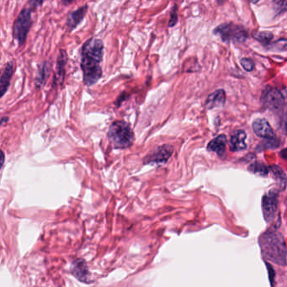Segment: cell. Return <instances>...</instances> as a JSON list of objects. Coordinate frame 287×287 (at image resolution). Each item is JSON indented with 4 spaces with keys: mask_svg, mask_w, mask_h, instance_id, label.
Returning a JSON list of instances; mask_svg holds the SVG:
<instances>
[{
    "mask_svg": "<svg viewBox=\"0 0 287 287\" xmlns=\"http://www.w3.org/2000/svg\"><path fill=\"white\" fill-rule=\"evenodd\" d=\"M278 190L271 189L263 196L262 200V210L265 222H271L278 208Z\"/></svg>",
    "mask_w": 287,
    "mask_h": 287,
    "instance_id": "cell-8",
    "label": "cell"
},
{
    "mask_svg": "<svg viewBox=\"0 0 287 287\" xmlns=\"http://www.w3.org/2000/svg\"><path fill=\"white\" fill-rule=\"evenodd\" d=\"M249 170L251 172L252 174L261 175V176H264L268 174V169H267L266 166L264 165L263 163H259V162L252 163L251 165L249 166Z\"/></svg>",
    "mask_w": 287,
    "mask_h": 287,
    "instance_id": "cell-19",
    "label": "cell"
},
{
    "mask_svg": "<svg viewBox=\"0 0 287 287\" xmlns=\"http://www.w3.org/2000/svg\"><path fill=\"white\" fill-rule=\"evenodd\" d=\"M260 245L263 257L273 263L285 266L287 249L283 236L275 228H270L260 237Z\"/></svg>",
    "mask_w": 287,
    "mask_h": 287,
    "instance_id": "cell-2",
    "label": "cell"
},
{
    "mask_svg": "<svg viewBox=\"0 0 287 287\" xmlns=\"http://www.w3.org/2000/svg\"><path fill=\"white\" fill-rule=\"evenodd\" d=\"M15 72V66L14 62L10 61L8 62L4 68L0 78V91H1V97H3L9 89V85L11 83L13 75Z\"/></svg>",
    "mask_w": 287,
    "mask_h": 287,
    "instance_id": "cell-14",
    "label": "cell"
},
{
    "mask_svg": "<svg viewBox=\"0 0 287 287\" xmlns=\"http://www.w3.org/2000/svg\"><path fill=\"white\" fill-rule=\"evenodd\" d=\"M104 45L101 39L87 40L81 48L80 68L83 73V83L91 87L98 83L103 76L101 63L104 58Z\"/></svg>",
    "mask_w": 287,
    "mask_h": 287,
    "instance_id": "cell-1",
    "label": "cell"
},
{
    "mask_svg": "<svg viewBox=\"0 0 287 287\" xmlns=\"http://www.w3.org/2000/svg\"><path fill=\"white\" fill-rule=\"evenodd\" d=\"M71 272L78 281L86 284L91 283V275L89 273L85 261L81 259L76 260L72 263Z\"/></svg>",
    "mask_w": 287,
    "mask_h": 287,
    "instance_id": "cell-11",
    "label": "cell"
},
{
    "mask_svg": "<svg viewBox=\"0 0 287 287\" xmlns=\"http://www.w3.org/2000/svg\"><path fill=\"white\" fill-rule=\"evenodd\" d=\"M88 10L89 5L84 4L76 10L68 13L66 21V30L68 32H72L82 23V21L85 18Z\"/></svg>",
    "mask_w": 287,
    "mask_h": 287,
    "instance_id": "cell-10",
    "label": "cell"
},
{
    "mask_svg": "<svg viewBox=\"0 0 287 287\" xmlns=\"http://www.w3.org/2000/svg\"><path fill=\"white\" fill-rule=\"evenodd\" d=\"M281 157L285 158V159L287 160V149H285L283 151L281 152Z\"/></svg>",
    "mask_w": 287,
    "mask_h": 287,
    "instance_id": "cell-26",
    "label": "cell"
},
{
    "mask_svg": "<svg viewBox=\"0 0 287 287\" xmlns=\"http://www.w3.org/2000/svg\"><path fill=\"white\" fill-rule=\"evenodd\" d=\"M6 121H9V118H8V117H3V118H2V125H3L4 122H6Z\"/></svg>",
    "mask_w": 287,
    "mask_h": 287,
    "instance_id": "cell-27",
    "label": "cell"
},
{
    "mask_svg": "<svg viewBox=\"0 0 287 287\" xmlns=\"http://www.w3.org/2000/svg\"><path fill=\"white\" fill-rule=\"evenodd\" d=\"M214 33L224 42H243L248 37L247 30L243 26L233 23L221 25Z\"/></svg>",
    "mask_w": 287,
    "mask_h": 287,
    "instance_id": "cell-5",
    "label": "cell"
},
{
    "mask_svg": "<svg viewBox=\"0 0 287 287\" xmlns=\"http://www.w3.org/2000/svg\"><path fill=\"white\" fill-rule=\"evenodd\" d=\"M270 169L272 171L275 181L278 183L279 186L281 189H284L287 186V176L285 175L284 171L278 167V166L273 165L270 167Z\"/></svg>",
    "mask_w": 287,
    "mask_h": 287,
    "instance_id": "cell-18",
    "label": "cell"
},
{
    "mask_svg": "<svg viewBox=\"0 0 287 287\" xmlns=\"http://www.w3.org/2000/svg\"><path fill=\"white\" fill-rule=\"evenodd\" d=\"M108 139L116 149H126L133 144L135 136L130 125L125 121H116L110 125Z\"/></svg>",
    "mask_w": 287,
    "mask_h": 287,
    "instance_id": "cell-3",
    "label": "cell"
},
{
    "mask_svg": "<svg viewBox=\"0 0 287 287\" xmlns=\"http://www.w3.org/2000/svg\"><path fill=\"white\" fill-rule=\"evenodd\" d=\"M32 12L30 7L21 9L13 25V38L17 42L20 48L26 44L27 36L32 26Z\"/></svg>",
    "mask_w": 287,
    "mask_h": 287,
    "instance_id": "cell-4",
    "label": "cell"
},
{
    "mask_svg": "<svg viewBox=\"0 0 287 287\" xmlns=\"http://www.w3.org/2000/svg\"><path fill=\"white\" fill-rule=\"evenodd\" d=\"M173 153H174L173 146L169 145V144L159 146L144 157L143 163L149 164V165H163L169 161Z\"/></svg>",
    "mask_w": 287,
    "mask_h": 287,
    "instance_id": "cell-6",
    "label": "cell"
},
{
    "mask_svg": "<svg viewBox=\"0 0 287 287\" xmlns=\"http://www.w3.org/2000/svg\"><path fill=\"white\" fill-rule=\"evenodd\" d=\"M178 23V7L177 4H175L172 8L171 12H170V17H169V24L168 26L169 28L175 26Z\"/></svg>",
    "mask_w": 287,
    "mask_h": 287,
    "instance_id": "cell-22",
    "label": "cell"
},
{
    "mask_svg": "<svg viewBox=\"0 0 287 287\" xmlns=\"http://www.w3.org/2000/svg\"><path fill=\"white\" fill-rule=\"evenodd\" d=\"M226 146L227 136L225 135H219L208 143V150L216 153L219 157H223L226 154Z\"/></svg>",
    "mask_w": 287,
    "mask_h": 287,
    "instance_id": "cell-17",
    "label": "cell"
},
{
    "mask_svg": "<svg viewBox=\"0 0 287 287\" xmlns=\"http://www.w3.org/2000/svg\"><path fill=\"white\" fill-rule=\"evenodd\" d=\"M250 1H251L253 3H258L259 1H261V0H250Z\"/></svg>",
    "mask_w": 287,
    "mask_h": 287,
    "instance_id": "cell-29",
    "label": "cell"
},
{
    "mask_svg": "<svg viewBox=\"0 0 287 287\" xmlns=\"http://www.w3.org/2000/svg\"><path fill=\"white\" fill-rule=\"evenodd\" d=\"M240 63H241V65H242L243 69L246 70V71L251 72L255 68V63H254V62L251 59H249V58H243V59H241Z\"/></svg>",
    "mask_w": 287,
    "mask_h": 287,
    "instance_id": "cell-23",
    "label": "cell"
},
{
    "mask_svg": "<svg viewBox=\"0 0 287 287\" xmlns=\"http://www.w3.org/2000/svg\"><path fill=\"white\" fill-rule=\"evenodd\" d=\"M68 56L65 49H60L56 59V69L54 74L52 86L56 88L57 86H62L64 83L66 76V67L68 64Z\"/></svg>",
    "mask_w": 287,
    "mask_h": 287,
    "instance_id": "cell-9",
    "label": "cell"
},
{
    "mask_svg": "<svg viewBox=\"0 0 287 287\" xmlns=\"http://www.w3.org/2000/svg\"><path fill=\"white\" fill-rule=\"evenodd\" d=\"M74 1H76V0H61V3L63 6H68V5H70L74 3Z\"/></svg>",
    "mask_w": 287,
    "mask_h": 287,
    "instance_id": "cell-25",
    "label": "cell"
},
{
    "mask_svg": "<svg viewBox=\"0 0 287 287\" xmlns=\"http://www.w3.org/2000/svg\"><path fill=\"white\" fill-rule=\"evenodd\" d=\"M262 101L266 108L275 112L280 111L284 107V96L278 89L271 87H267L264 89L262 96Z\"/></svg>",
    "mask_w": 287,
    "mask_h": 287,
    "instance_id": "cell-7",
    "label": "cell"
},
{
    "mask_svg": "<svg viewBox=\"0 0 287 287\" xmlns=\"http://www.w3.org/2000/svg\"><path fill=\"white\" fill-rule=\"evenodd\" d=\"M286 129H287V119H286Z\"/></svg>",
    "mask_w": 287,
    "mask_h": 287,
    "instance_id": "cell-31",
    "label": "cell"
},
{
    "mask_svg": "<svg viewBox=\"0 0 287 287\" xmlns=\"http://www.w3.org/2000/svg\"><path fill=\"white\" fill-rule=\"evenodd\" d=\"M273 8L276 15H282L287 11V0H274Z\"/></svg>",
    "mask_w": 287,
    "mask_h": 287,
    "instance_id": "cell-20",
    "label": "cell"
},
{
    "mask_svg": "<svg viewBox=\"0 0 287 287\" xmlns=\"http://www.w3.org/2000/svg\"><path fill=\"white\" fill-rule=\"evenodd\" d=\"M3 162H4V154L2 153V166L3 165Z\"/></svg>",
    "mask_w": 287,
    "mask_h": 287,
    "instance_id": "cell-28",
    "label": "cell"
},
{
    "mask_svg": "<svg viewBox=\"0 0 287 287\" xmlns=\"http://www.w3.org/2000/svg\"><path fill=\"white\" fill-rule=\"evenodd\" d=\"M225 0H218V3H222V2H224Z\"/></svg>",
    "mask_w": 287,
    "mask_h": 287,
    "instance_id": "cell-30",
    "label": "cell"
},
{
    "mask_svg": "<svg viewBox=\"0 0 287 287\" xmlns=\"http://www.w3.org/2000/svg\"><path fill=\"white\" fill-rule=\"evenodd\" d=\"M256 40L259 42H263V43H268L270 42L273 38V35L270 32H265V31H262V32H256L253 35Z\"/></svg>",
    "mask_w": 287,
    "mask_h": 287,
    "instance_id": "cell-21",
    "label": "cell"
},
{
    "mask_svg": "<svg viewBox=\"0 0 287 287\" xmlns=\"http://www.w3.org/2000/svg\"><path fill=\"white\" fill-rule=\"evenodd\" d=\"M253 130L255 133L260 137L264 139L273 140L275 137V134L270 127L269 122L265 119H256L253 122Z\"/></svg>",
    "mask_w": 287,
    "mask_h": 287,
    "instance_id": "cell-12",
    "label": "cell"
},
{
    "mask_svg": "<svg viewBox=\"0 0 287 287\" xmlns=\"http://www.w3.org/2000/svg\"><path fill=\"white\" fill-rule=\"evenodd\" d=\"M246 137L247 135L243 130H235L230 138V151L235 153L245 150L247 148Z\"/></svg>",
    "mask_w": 287,
    "mask_h": 287,
    "instance_id": "cell-15",
    "label": "cell"
},
{
    "mask_svg": "<svg viewBox=\"0 0 287 287\" xmlns=\"http://www.w3.org/2000/svg\"><path fill=\"white\" fill-rule=\"evenodd\" d=\"M226 102V93L223 89H217L208 96L206 101V107L210 110L224 105Z\"/></svg>",
    "mask_w": 287,
    "mask_h": 287,
    "instance_id": "cell-16",
    "label": "cell"
},
{
    "mask_svg": "<svg viewBox=\"0 0 287 287\" xmlns=\"http://www.w3.org/2000/svg\"><path fill=\"white\" fill-rule=\"evenodd\" d=\"M52 73V63L49 61L39 63L36 77H35V86L37 89H41L46 85L48 78Z\"/></svg>",
    "mask_w": 287,
    "mask_h": 287,
    "instance_id": "cell-13",
    "label": "cell"
},
{
    "mask_svg": "<svg viewBox=\"0 0 287 287\" xmlns=\"http://www.w3.org/2000/svg\"><path fill=\"white\" fill-rule=\"evenodd\" d=\"M45 0H29V7L35 11L43 5Z\"/></svg>",
    "mask_w": 287,
    "mask_h": 287,
    "instance_id": "cell-24",
    "label": "cell"
}]
</instances>
